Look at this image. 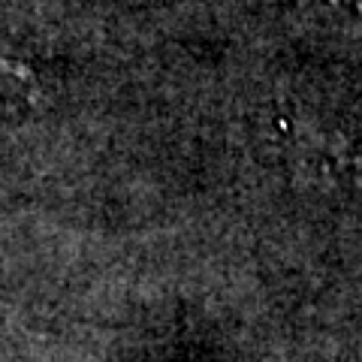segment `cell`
Masks as SVG:
<instances>
[{
    "label": "cell",
    "instance_id": "cell-1",
    "mask_svg": "<svg viewBox=\"0 0 362 362\" xmlns=\"http://www.w3.org/2000/svg\"><path fill=\"white\" fill-rule=\"evenodd\" d=\"M278 136L284 142V157L311 185L362 187V157L338 133L305 118H281Z\"/></svg>",
    "mask_w": 362,
    "mask_h": 362
}]
</instances>
